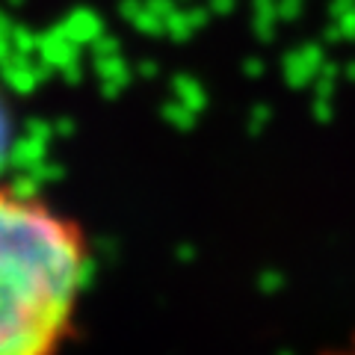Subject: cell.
I'll use <instances>...</instances> for the list:
<instances>
[{"label":"cell","instance_id":"obj_2","mask_svg":"<svg viewBox=\"0 0 355 355\" xmlns=\"http://www.w3.org/2000/svg\"><path fill=\"white\" fill-rule=\"evenodd\" d=\"M6 137H9V119H6L3 101H0V154H3V148H6Z\"/></svg>","mask_w":355,"mask_h":355},{"label":"cell","instance_id":"obj_1","mask_svg":"<svg viewBox=\"0 0 355 355\" xmlns=\"http://www.w3.org/2000/svg\"><path fill=\"white\" fill-rule=\"evenodd\" d=\"M86 272L83 228L42 196L0 184V355H60Z\"/></svg>","mask_w":355,"mask_h":355},{"label":"cell","instance_id":"obj_3","mask_svg":"<svg viewBox=\"0 0 355 355\" xmlns=\"http://www.w3.org/2000/svg\"><path fill=\"white\" fill-rule=\"evenodd\" d=\"M326 355H355V331L349 335V340H347V343H340V347H335V349L326 352Z\"/></svg>","mask_w":355,"mask_h":355}]
</instances>
